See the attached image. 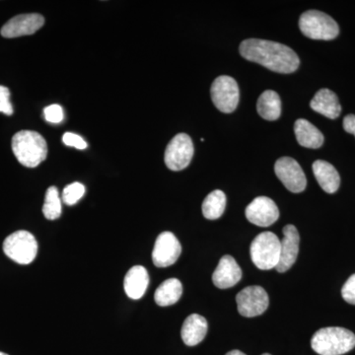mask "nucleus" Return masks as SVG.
Listing matches in <instances>:
<instances>
[{"label":"nucleus","mask_w":355,"mask_h":355,"mask_svg":"<svg viewBox=\"0 0 355 355\" xmlns=\"http://www.w3.org/2000/svg\"><path fill=\"white\" fill-rule=\"evenodd\" d=\"M239 50L245 60L279 73H292L300 64L295 51L286 44L275 42L249 39L242 42Z\"/></svg>","instance_id":"obj_1"},{"label":"nucleus","mask_w":355,"mask_h":355,"mask_svg":"<svg viewBox=\"0 0 355 355\" xmlns=\"http://www.w3.org/2000/svg\"><path fill=\"white\" fill-rule=\"evenodd\" d=\"M311 347L320 355L345 354L354 349L355 335L340 327L320 329L313 336Z\"/></svg>","instance_id":"obj_2"},{"label":"nucleus","mask_w":355,"mask_h":355,"mask_svg":"<svg viewBox=\"0 0 355 355\" xmlns=\"http://www.w3.org/2000/svg\"><path fill=\"white\" fill-rule=\"evenodd\" d=\"M12 150L20 164L35 168L48 156V144L39 132L21 130L13 137Z\"/></svg>","instance_id":"obj_3"},{"label":"nucleus","mask_w":355,"mask_h":355,"mask_svg":"<svg viewBox=\"0 0 355 355\" xmlns=\"http://www.w3.org/2000/svg\"><path fill=\"white\" fill-rule=\"evenodd\" d=\"M301 32L307 38L330 41L340 33L338 23L328 14L318 10L306 11L299 19Z\"/></svg>","instance_id":"obj_4"},{"label":"nucleus","mask_w":355,"mask_h":355,"mask_svg":"<svg viewBox=\"0 0 355 355\" xmlns=\"http://www.w3.org/2000/svg\"><path fill=\"white\" fill-rule=\"evenodd\" d=\"M251 258L257 268L268 270L277 268L280 258V240L275 233L263 232L251 244Z\"/></svg>","instance_id":"obj_5"},{"label":"nucleus","mask_w":355,"mask_h":355,"mask_svg":"<svg viewBox=\"0 0 355 355\" xmlns=\"http://www.w3.org/2000/svg\"><path fill=\"white\" fill-rule=\"evenodd\" d=\"M3 252L15 263L29 265L38 254V242L28 231H16L4 240Z\"/></svg>","instance_id":"obj_6"},{"label":"nucleus","mask_w":355,"mask_h":355,"mask_svg":"<svg viewBox=\"0 0 355 355\" xmlns=\"http://www.w3.org/2000/svg\"><path fill=\"white\" fill-rule=\"evenodd\" d=\"M210 93L212 102L222 113L230 114L237 108L239 103V87L232 77H217L212 83Z\"/></svg>","instance_id":"obj_7"},{"label":"nucleus","mask_w":355,"mask_h":355,"mask_svg":"<svg viewBox=\"0 0 355 355\" xmlns=\"http://www.w3.org/2000/svg\"><path fill=\"white\" fill-rule=\"evenodd\" d=\"M193 153V140L186 133H179L166 148L165 164L172 171H181L190 165Z\"/></svg>","instance_id":"obj_8"},{"label":"nucleus","mask_w":355,"mask_h":355,"mask_svg":"<svg viewBox=\"0 0 355 355\" xmlns=\"http://www.w3.org/2000/svg\"><path fill=\"white\" fill-rule=\"evenodd\" d=\"M238 311L247 318L260 316L270 304L268 293L263 287L248 286L236 296Z\"/></svg>","instance_id":"obj_9"},{"label":"nucleus","mask_w":355,"mask_h":355,"mask_svg":"<svg viewBox=\"0 0 355 355\" xmlns=\"http://www.w3.org/2000/svg\"><path fill=\"white\" fill-rule=\"evenodd\" d=\"M275 172L287 190L292 193H301L307 186V180L302 168L295 159L282 157L275 162Z\"/></svg>","instance_id":"obj_10"},{"label":"nucleus","mask_w":355,"mask_h":355,"mask_svg":"<svg viewBox=\"0 0 355 355\" xmlns=\"http://www.w3.org/2000/svg\"><path fill=\"white\" fill-rule=\"evenodd\" d=\"M182 253V246L172 232H163L158 236L154 245L153 261L158 268L174 265Z\"/></svg>","instance_id":"obj_11"},{"label":"nucleus","mask_w":355,"mask_h":355,"mask_svg":"<svg viewBox=\"0 0 355 355\" xmlns=\"http://www.w3.org/2000/svg\"><path fill=\"white\" fill-rule=\"evenodd\" d=\"M248 220L260 227H268L277 221L279 217V207L272 198L259 197L248 205L246 211Z\"/></svg>","instance_id":"obj_12"},{"label":"nucleus","mask_w":355,"mask_h":355,"mask_svg":"<svg viewBox=\"0 0 355 355\" xmlns=\"http://www.w3.org/2000/svg\"><path fill=\"white\" fill-rule=\"evenodd\" d=\"M44 24L43 16L37 13L22 14L11 18L1 28V36L7 39L18 38L35 34Z\"/></svg>","instance_id":"obj_13"},{"label":"nucleus","mask_w":355,"mask_h":355,"mask_svg":"<svg viewBox=\"0 0 355 355\" xmlns=\"http://www.w3.org/2000/svg\"><path fill=\"white\" fill-rule=\"evenodd\" d=\"M300 236L295 226L288 224L284 228V239L280 241V258L277 270L286 272L297 260Z\"/></svg>","instance_id":"obj_14"},{"label":"nucleus","mask_w":355,"mask_h":355,"mask_svg":"<svg viewBox=\"0 0 355 355\" xmlns=\"http://www.w3.org/2000/svg\"><path fill=\"white\" fill-rule=\"evenodd\" d=\"M242 270L233 257H222L216 270L212 275L214 286L220 289L230 288L242 279Z\"/></svg>","instance_id":"obj_15"},{"label":"nucleus","mask_w":355,"mask_h":355,"mask_svg":"<svg viewBox=\"0 0 355 355\" xmlns=\"http://www.w3.org/2000/svg\"><path fill=\"white\" fill-rule=\"evenodd\" d=\"M148 286V272L144 266H133L125 275L123 287H125V291L128 297L133 300H139L144 297Z\"/></svg>","instance_id":"obj_16"},{"label":"nucleus","mask_w":355,"mask_h":355,"mask_svg":"<svg viewBox=\"0 0 355 355\" xmlns=\"http://www.w3.org/2000/svg\"><path fill=\"white\" fill-rule=\"evenodd\" d=\"M310 106L317 113L323 114L331 120L338 118L342 113V106L338 101V96L329 89H321L318 91L311 101Z\"/></svg>","instance_id":"obj_17"},{"label":"nucleus","mask_w":355,"mask_h":355,"mask_svg":"<svg viewBox=\"0 0 355 355\" xmlns=\"http://www.w3.org/2000/svg\"><path fill=\"white\" fill-rule=\"evenodd\" d=\"M207 321L198 314H191L184 320L181 336L184 345L195 347L205 340L207 333Z\"/></svg>","instance_id":"obj_18"},{"label":"nucleus","mask_w":355,"mask_h":355,"mask_svg":"<svg viewBox=\"0 0 355 355\" xmlns=\"http://www.w3.org/2000/svg\"><path fill=\"white\" fill-rule=\"evenodd\" d=\"M313 172L318 183L326 193H336L340 188V174L331 163L324 160L315 161L313 163Z\"/></svg>","instance_id":"obj_19"},{"label":"nucleus","mask_w":355,"mask_h":355,"mask_svg":"<svg viewBox=\"0 0 355 355\" xmlns=\"http://www.w3.org/2000/svg\"><path fill=\"white\" fill-rule=\"evenodd\" d=\"M294 132H295L296 139L301 146L316 149L323 146V133L320 132L310 121L304 120V119H299L295 121Z\"/></svg>","instance_id":"obj_20"},{"label":"nucleus","mask_w":355,"mask_h":355,"mask_svg":"<svg viewBox=\"0 0 355 355\" xmlns=\"http://www.w3.org/2000/svg\"><path fill=\"white\" fill-rule=\"evenodd\" d=\"M183 294L182 282L177 279H169L163 282L156 289L154 299L157 305L161 307L174 305L180 300Z\"/></svg>","instance_id":"obj_21"},{"label":"nucleus","mask_w":355,"mask_h":355,"mask_svg":"<svg viewBox=\"0 0 355 355\" xmlns=\"http://www.w3.org/2000/svg\"><path fill=\"white\" fill-rule=\"evenodd\" d=\"M257 110L261 118L266 121H277L282 114V100L272 90H266L260 96Z\"/></svg>","instance_id":"obj_22"},{"label":"nucleus","mask_w":355,"mask_h":355,"mask_svg":"<svg viewBox=\"0 0 355 355\" xmlns=\"http://www.w3.org/2000/svg\"><path fill=\"white\" fill-rule=\"evenodd\" d=\"M226 207V196L222 191H211L202 202V214L209 220L221 217Z\"/></svg>","instance_id":"obj_23"},{"label":"nucleus","mask_w":355,"mask_h":355,"mask_svg":"<svg viewBox=\"0 0 355 355\" xmlns=\"http://www.w3.org/2000/svg\"><path fill=\"white\" fill-rule=\"evenodd\" d=\"M62 200L55 187H50L46 191L43 207L44 217L49 220H55L62 216Z\"/></svg>","instance_id":"obj_24"},{"label":"nucleus","mask_w":355,"mask_h":355,"mask_svg":"<svg viewBox=\"0 0 355 355\" xmlns=\"http://www.w3.org/2000/svg\"><path fill=\"white\" fill-rule=\"evenodd\" d=\"M85 193V187L83 184L76 182L65 187L62 191V202L67 205H73L83 198Z\"/></svg>","instance_id":"obj_25"},{"label":"nucleus","mask_w":355,"mask_h":355,"mask_svg":"<svg viewBox=\"0 0 355 355\" xmlns=\"http://www.w3.org/2000/svg\"><path fill=\"white\" fill-rule=\"evenodd\" d=\"M44 119L51 123H60L64 121V109L58 104L51 105L44 110Z\"/></svg>","instance_id":"obj_26"},{"label":"nucleus","mask_w":355,"mask_h":355,"mask_svg":"<svg viewBox=\"0 0 355 355\" xmlns=\"http://www.w3.org/2000/svg\"><path fill=\"white\" fill-rule=\"evenodd\" d=\"M0 113L8 116L13 114L12 104L10 103V91L4 86H0Z\"/></svg>","instance_id":"obj_27"},{"label":"nucleus","mask_w":355,"mask_h":355,"mask_svg":"<svg viewBox=\"0 0 355 355\" xmlns=\"http://www.w3.org/2000/svg\"><path fill=\"white\" fill-rule=\"evenodd\" d=\"M62 141H64L65 146L76 147L79 150L87 148V144H86L85 140L80 135H76V133L65 132L64 137H62Z\"/></svg>","instance_id":"obj_28"},{"label":"nucleus","mask_w":355,"mask_h":355,"mask_svg":"<svg viewBox=\"0 0 355 355\" xmlns=\"http://www.w3.org/2000/svg\"><path fill=\"white\" fill-rule=\"evenodd\" d=\"M342 295L345 301L355 305V273L349 277L342 288Z\"/></svg>","instance_id":"obj_29"},{"label":"nucleus","mask_w":355,"mask_h":355,"mask_svg":"<svg viewBox=\"0 0 355 355\" xmlns=\"http://www.w3.org/2000/svg\"><path fill=\"white\" fill-rule=\"evenodd\" d=\"M343 128L345 132L352 133L355 137V114H347L343 119Z\"/></svg>","instance_id":"obj_30"},{"label":"nucleus","mask_w":355,"mask_h":355,"mask_svg":"<svg viewBox=\"0 0 355 355\" xmlns=\"http://www.w3.org/2000/svg\"><path fill=\"white\" fill-rule=\"evenodd\" d=\"M225 355H246L244 354V352H240V350H231V352H229L228 354H226Z\"/></svg>","instance_id":"obj_31"},{"label":"nucleus","mask_w":355,"mask_h":355,"mask_svg":"<svg viewBox=\"0 0 355 355\" xmlns=\"http://www.w3.org/2000/svg\"><path fill=\"white\" fill-rule=\"evenodd\" d=\"M0 355H8V354H4V352H0Z\"/></svg>","instance_id":"obj_32"},{"label":"nucleus","mask_w":355,"mask_h":355,"mask_svg":"<svg viewBox=\"0 0 355 355\" xmlns=\"http://www.w3.org/2000/svg\"><path fill=\"white\" fill-rule=\"evenodd\" d=\"M261 355H272V354H261Z\"/></svg>","instance_id":"obj_33"}]
</instances>
